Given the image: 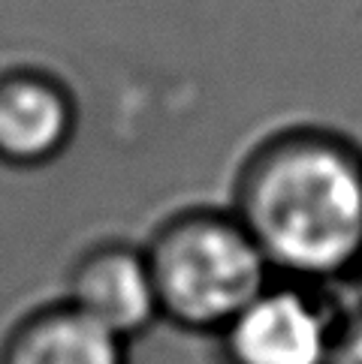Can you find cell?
<instances>
[{"instance_id": "1", "label": "cell", "mask_w": 362, "mask_h": 364, "mask_svg": "<svg viewBox=\"0 0 362 364\" xmlns=\"http://www.w3.org/2000/svg\"><path fill=\"white\" fill-rule=\"evenodd\" d=\"M229 211L275 277L351 280L362 256V145L320 124L272 129L244 151Z\"/></svg>"}, {"instance_id": "2", "label": "cell", "mask_w": 362, "mask_h": 364, "mask_svg": "<svg viewBox=\"0 0 362 364\" xmlns=\"http://www.w3.org/2000/svg\"><path fill=\"white\" fill-rule=\"evenodd\" d=\"M160 322L214 337L275 277L229 205H187L142 241Z\"/></svg>"}, {"instance_id": "3", "label": "cell", "mask_w": 362, "mask_h": 364, "mask_svg": "<svg viewBox=\"0 0 362 364\" xmlns=\"http://www.w3.org/2000/svg\"><path fill=\"white\" fill-rule=\"evenodd\" d=\"M344 310L332 286L272 277L212 337L214 364H332Z\"/></svg>"}, {"instance_id": "4", "label": "cell", "mask_w": 362, "mask_h": 364, "mask_svg": "<svg viewBox=\"0 0 362 364\" xmlns=\"http://www.w3.org/2000/svg\"><path fill=\"white\" fill-rule=\"evenodd\" d=\"M61 298L127 343L160 325V304L142 241L100 238L88 244L70 262Z\"/></svg>"}, {"instance_id": "5", "label": "cell", "mask_w": 362, "mask_h": 364, "mask_svg": "<svg viewBox=\"0 0 362 364\" xmlns=\"http://www.w3.org/2000/svg\"><path fill=\"white\" fill-rule=\"evenodd\" d=\"M79 129V102L58 73L33 63L0 70V163L46 168L67 154Z\"/></svg>"}, {"instance_id": "6", "label": "cell", "mask_w": 362, "mask_h": 364, "mask_svg": "<svg viewBox=\"0 0 362 364\" xmlns=\"http://www.w3.org/2000/svg\"><path fill=\"white\" fill-rule=\"evenodd\" d=\"M0 364H130V343L58 298L9 325Z\"/></svg>"}, {"instance_id": "7", "label": "cell", "mask_w": 362, "mask_h": 364, "mask_svg": "<svg viewBox=\"0 0 362 364\" xmlns=\"http://www.w3.org/2000/svg\"><path fill=\"white\" fill-rule=\"evenodd\" d=\"M332 364H362V301L344 310Z\"/></svg>"}, {"instance_id": "8", "label": "cell", "mask_w": 362, "mask_h": 364, "mask_svg": "<svg viewBox=\"0 0 362 364\" xmlns=\"http://www.w3.org/2000/svg\"><path fill=\"white\" fill-rule=\"evenodd\" d=\"M351 283H356L359 289H362V256H359V262H356V271H353V277H351Z\"/></svg>"}]
</instances>
